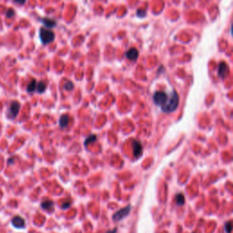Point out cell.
Wrapping results in <instances>:
<instances>
[{
  "mask_svg": "<svg viewBox=\"0 0 233 233\" xmlns=\"http://www.w3.org/2000/svg\"><path fill=\"white\" fill-rule=\"evenodd\" d=\"M107 233H116V229L115 228L114 230H112V231H108Z\"/></svg>",
  "mask_w": 233,
  "mask_h": 233,
  "instance_id": "22",
  "label": "cell"
},
{
  "mask_svg": "<svg viewBox=\"0 0 233 233\" xmlns=\"http://www.w3.org/2000/svg\"><path fill=\"white\" fill-rule=\"evenodd\" d=\"M14 14H15V11L13 9H9L8 12H7V17L10 18V17H14Z\"/></svg>",
  "mask_w": 233,
  "mask_h": 233,
  "instance_id": "19",
  "label": "cell"
},
{
  "mask_svg": "<svg viewBox=\"0 0 233 233\" xmlns=\"http://www.w3.org/2000/svg\"><path fill=\"white\" fill-rule=\"evenodd\" d=\"M130 211H131V207L129 205L123 208V209H121V210H119L118 211H116V213L113 215V220L118 221V220L123 219L124 218H126L129 214Z\"/></svg>",
  "mask_w": 233,
  "mask_h": 233,
  "instance_id": "5",
  "label": "cell"
},
{
  "mask_svg": "<svg viewBox=\"0 0 233 233\" xmlns=\"http://www.w3.org/2000/svg\"><path fill=\"white\" fill-rule=\"evenodd\" d=\"M133 152H134V156L136 157H138L139 156L142 154V146L138 141H134L133 142Z\"/></svg>",
  "mask_w": 233,
  "mask_h": 233,
  "instance_id": "9",
  "label": "cell"
},
{
  "mask_svg": "<svg viewBox=\"0 0 233 233\" xmlns=\"http://www.w3.org/2000/svg\"><path fill=\"white\" fill-rule=\"evenodd\" d=\"M229 72H230L229 66L225 62H221L219 66V70H218V74H219V78H226V76H228Z\"/></svg>",
  "mask_w": 233,
  "mask_h": 233,
  "instance_id": "6",
  "label": "cell"
},
{
  "mask_svg": "<svg viewBox=\"0 0 233 233\" xmlns=\"http://www.w3.org/2000/svg\"><path fill=\"white\" fill-rule=\"evenodd\" d=\"M178 101H179V99H178V93L175 90H172L171 93L169 95L166 102L161 106L162 111H164L166 113H170V112L174 111L178 105Z\"/></svg>",
  "mask_w": 233,
  "mask_h": 233,
  "instance_id": "1",
  "label": "cell"
},
{
  "mask_svg": "<svg viewBox=\"0 0 233 233\" xmlns=\"http://www.w3.org/2000/svg\"><path fill=\"white\" fill-rule=\"evenodd\" d=\"M16 3H18V4H20V5H23L25 2H26V0H14Z\"/></svg>",
  "mask_w": 233,
  "mask_h": 233,
  "instance_id": "21",
  "label": "cell"
},
{
  "mask_svg": "<svg viewBox=\"0 0 233 233\" xmlns=\"http://www.w3.org/2000/svg\"><path fill=\"white\" fill-rule=\"evenodd\" d=\"M68 122H69V117L67 115H63V116H60L59 118V127L64 129L66 128L67 125H68Z\"/></svg>",
  "mask_w": 233,
  "mask_h": 233,
  "instance_id": "10",
  "label": "cell"
},
{
  "mask_svg": "<svg viewBox=\"0 0 233 233\" xmlns=\"http://www.w3.org/2000/svg\"><path fill=\"white\" fill-rule=\"evenodd\" d=\"M42 21L47 27V28H51V27H53L56 26V21L55 20L49 19V18H45V19H43Z\"/></svg>",
  "mask_w": 233,
  "mask_h": 233,
  "instance_id": "13",
  "label": "cell"
},
{
  "mask_svg": "<svg viewBox=\"0 0 233 233\" xmlns=\"http://www.w3.org/2000/svg\"><path fill=\"white\" fill-rule=\"evenodd\" d=\"M231 35L233 36V24H232V26H231Z\"/></svg>",
  "mask_w": 233,
  "mask_h": 233,
  "instance_id": "23",
  "label": "cell"
},
{
  "mask_svg": "<svg viewBox=\"0 0 233 233\" xmlns=\"http://www.w3.org/2000/svg\"><path fill=\"white\" fill-rule=\"evenodd\" d=\"M69 206H70V202H65V203H63V204L61 205V207H62L63 209H67Z\"/></svg>",
  "mask_w": 233,
  "mask_h": 233,
  "instance_id": "20",
  "label": "cell"
},
{
  "mask_svg": "<svg viewBox=\"0 0 233 233\" xmlns=\"http://www.w3.org/2000/svg\"><path fill=\"white\" fill-rule=\"evenodd\" d=\"M168 97H169V95H167V93H165L163 91H157V92H155L154 96H153L154 103L156 105L161 107L166 102V100L168 99Z\"/></svg>",
  "mask_w": 233,
  "mask_h": 233,
  "instance_id": "3",
  "label": "cell"
},
{
  "mask_svg": "<svg viewBox=\"0 0 233 233\" xmlns=\"http://www.w3.org/2000/svg\"><path fill=\"white\" fill-rule=\"evenodd\" d=\"M47 88V86L45 84V82L43 81H40L39 83H38V86H37V91L39 93H43Z\"/></svg>",
  "mask_w": 233,
  "mask_h": 233,
  "instance_id": "14",
  "label": "cell"
},
{
  "mask_svg": "<svg viewBox=\"0 0 233 233\" xmlns=\"http://www.w3.org/2000/svg\"><path fill=\"white\" fill-rule=\"evenodd\" d=\"M175 199H176V202H177L178 205H182V204H184V196L182 194L178 193V194L176 195Z\"/></svg>",
  "mask_w": 233,
  "mask_h": 233,
  "instance_id": "15",
  "label": "cell"
},
{
  "mask_svg": "<svg viewBox=\"0 0 233 233\" xmlns=\"http://www.w3.org/2000/svg\"><path fill=\"white\" fill-rule=\"evenodd\" d=\"M54 206V203L53 201H50V200H47V201H44L42 202L41 204V207L44 209V210H51Z\"/></svg>",
  "mask_w": 233,
  "mask_h": 233,
  "instance_id": "12",
  "label": "cell"
},
{
  "mask_svg": "<svg viewBox=\"0 0 233 233\" xmlns=\"http://www.w3.org/2000/svg\"><path fill=\"white\" fill-rule=\"evenodd\" d=\"M40 40L43 44H49L55 39V34L49 28H41L39 31Z\"/></svg>",
  "mask_w": 233,
  "mask_h": 233,
  "instance_id": "2",
  "label": "cell"
},
{
  "mask_svg": "<svg viewBox=\"0 0 233 233\" xmlns=\"http://www.w3.org/2000/svg\"><path fill=\"white\" fill-rule=\"evenodd\" d=\"M37 86H38V83L35 79H33L28 85H27V90L28 93H33L35 90H37Z\"/></svg>",
  "mask_w": 233,
  "mask_h": 233,
  "instance_id": "11",
  "label": "cell"
},
{
  "mask_svg": "<svg viewBox=\"0 0 233 233\" xmlns=\"http://www.w3.org/2000/svg\"><path fill=\"white\" fill-rule=\"evenodd\" d=\"M225 228H226L227 233H231V230H232V223H231V222L227 223V224H226V226H225Z\"/></svg>",
  "mask_w": 233,
  "mask_h": 233,
  "instance_id": "18",
  "label": "cell"
},
{
  "mask_svg": "<svg viewBox=\"0 0 233 233\" xmlns=\"http://www.w3.org/2000/svg\"><path fill=\"white\" fill-rule=\"evenodd\" d=\"M126 56H127V58H129V60L134 61V60H136L137 58V57H138V51L137 50L136 48L132 47V48H130V49L127 52Z\"/></svg>",
  "mask_w": 233,
  "mask_h": 233,
  "instance_id": "8",
  "label": "cell"
},
{
  "mask_svg": "<svg viewBox=\"0 0 233 233\" xmlns=\"http://www.w3.org/2000/svg\"><path fill=\"white\" fill-rule=\"evenodd\" d=\"M73 88H74V85H73L72 82H67L65 84V89H67V90H72Z\"/></svg>",
  "mask_w": 233,
  "mask_h": 233,
  "instance_id": "17",
  "label": "cell"
},
{
  "mask_svg": "<svg viewBox=\"0 0 233 233\" xmlns=\"http://www.w3.org/2000/svg\"><path fill=\"white\" fill-rule=\"evenodd\" d=\"M20 109V104L17 101H13L9 108H8V110H7V116L10 118H15L16 116H18V112H19Z\"/></svg>",
  "mask_w": 233,
  "mask_h": 233,
  "instance_id": "4",
  "label": "cell"
},
{
  "mask_svg": "<svg viewBox=\"0 0 233 233\" xmlns=\"http://www.w3.org/2000/svg\"><path fill=\"white\" fill-rule=\"evenodd\" d=\"M96 139H97V137L95 136V135H91V136H89L88 138H87V139H86V141H85V146H86V147H88V144L95 142V141H96Z\"/></svg>",
  "mask_w": 233,
  "mask_h": 233,
  "instance_id": "16",
  "label": "cell"
},
{
  "mask_svg": "<svg viewBox=\"0 0 233 233\" xmlns=\"http://www.w3.org/2000/svg\"><path fill=\"white\" fill-rule=\"evenodd\" d=\"M12 224H13V226H14L15 228H17V229H24L25 226H26L25 220H24L21 217H19V216L13 218V219H12Z\"/></svg>",
  "mask_w": 233,
  "mask_h": 233,
  "instance_id": "7",
  "label": "cell"
}]
</instances>
